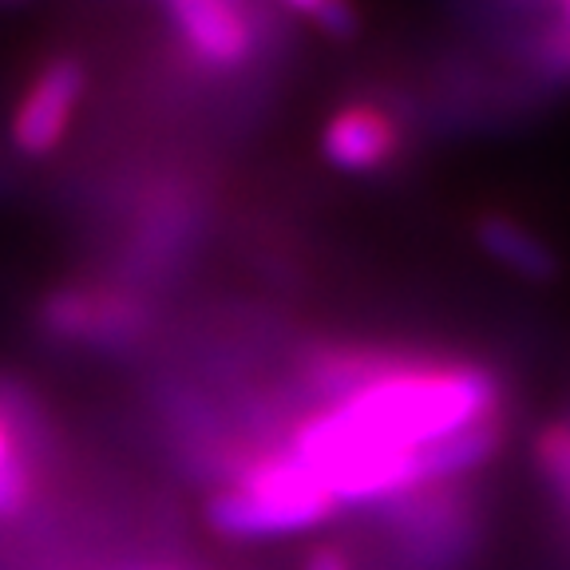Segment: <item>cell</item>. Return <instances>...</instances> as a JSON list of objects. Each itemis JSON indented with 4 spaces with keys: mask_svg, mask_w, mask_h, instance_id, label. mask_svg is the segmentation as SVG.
<instances>
[{
    "mask_svg": "<svg viewBox=\"0 0 570 570\" xmlns=\"http://www.w3.org/2000/svg\"><path fill=\"white\" fill-rule=\"evenodd\" d=\"M277 4L289 9L294 17H305L309 24H317L321 32L337 36V40H348L361 28L353 0H277Z\"/></svg>",
    "mask_w": 570,
    "mask_h": 570,
    "instance_id": "9c48e42d",
    "label": "cell"
},
{
    "mask_svg": "<svg viewBox=\"0 0 570 570\" xmlns=\"http://www.w3.org/2000/svg\"><path fill=\"white\" fill-rule=\"evenodd\" d=\"M531 63L539 68V76L551 83H570V24L567 20H551L543 32L534 36Z\"/></svg>",
    "mask_w": 570,
    "mask_h": 570,
    "instance_id": "30bf717a",
    "label": "cell"
},
{
    "mask_svg": "<svg viewBox=\"0 0 570 570\" xmlns=\"http://www.w3.org/2000/svg\"><path fill=\"white\" fill-rule=\"evenodd\" d=\"M503 416V384L472 361L384 353L337 401L313 404L277 444L321 480L337 508H384L424 491L420 452Z\"/></svg>",
    "mask_w": 570,
    "mask_h": 570,
    "instance_id": "6da1fadb",
    "label": "cell"
},
{
    "mask_svg": "<svg viewBox=\"0 0 570 570\" xmlns=\"http://www.w3.org/2000/svg\"><path fill=\"white\" fill-rule=\"evenodd\" d=\"M139 570H187V567H175V562H159V567H139Z\"/></svg>",
    "mask_w": 570,
    "mask_h": 570,
    "instance_id": "4fadbf2b",
    "label": "cell"
},
{
    "mask_svg": "<svg viewBox=\"0 0 570 570\" xmlns=\"http://www.w3.org/2000/svg\"><path fill=\"white\" fill-rule=\"evenodd\" d=\"M317 475L282 444H238L218 460L206 527L230 543H262L317 531L337 515Z\"/></svg>",
    "mask_w": 570,
    "mask_h": 570,
    "instance_id": "7a4b0ae2",
    "label": "cell"
},
{
    "mask_svg": "<svg viewBox=\"0 0 570 570\" xmlns=\"http://www.w3.org/2000/svg\"><path fill=\"white\" fill-rule=\"evenodd\" d=\"M404 151V127L381 104H345L333 111L325 131H321V155L337 170L368 175V170L389 167Z\"/></svg>",
    "mask_w": 570,
    "mask_h": 570,
    "instance_id": "8992f818",
    "label": "cell"
},
{
    "mask_svg": "<svg viewBox=\"0 0 570 570\" xmlns=\"http://www.w3.org/2000/svg\"><path fill=\"white\" fill-rule=\"evenodd\" d=\"M88 91V63L80 56H56L36 71L12 111V147L28 159H45L68 135L76 107Z\"/></svg>",
    "mask_w": 570,
    "mask_h": 570,
    "instance_id": "277c9868",
    "label": "cell"
},
{
    "mask_svg": "<svg viewBox=\"0 0 570 570\" xmlns=\"http://www.w3.org/2000/svg\"><path fill=\"white\" fill-rule=\"evenodd\" d=\"M28 424L9 401H0V523H12L32 508L40 488V463L28 444Z\"/></svg>",
    "mask_w": 570,
    "mask_h": 570,
    "instance_id": "ba28073f",
    "label": "cell"
},
{
    "mask_svg": "<svg viewBox=\"0 0 570 570\" xmlns=\"http://www.w3.org/2000/svg\"><path fill=\"white\" fill-rule=\"evenodd\" d=\"M36 325L60 345L124 348L151 330V309L116 285H60L40 297Z\"/></svg>",
    "mask_w": 570,
    "mask_h": 570,
    "instance_id": "3957f363",
    "label": "cell"
},
{
    "mask_svg": "<svg viewBox=\"0 0 570 570\" xmlns=\"http://www.w3.org/2000/svg\"><path fill=\"white\" fill-rule=\"evenodd\" d=\"M534 460L551 480V488L567 499L570 508V424H551L543 436L534 440Z\"/></svg>",
    "mask_w": 570,
    "mask_h": 570,
    "instance_id": "8fae6325",
    "label": "cell"
},
{
    "mask_svg": "<svg viewBox=\"0 0 570 570\" xmlns=\"http://www.w3.org/2000/svg\"><path fill=\"white\" fill-rule=\"evenodd\" d=\"M187 52L206 68H242L249 63L258 36L242 0H163Z\"/></svg>",
    "mask_w": 570,
    "mask_h": 570,
    "instance_id": "5b68a950",
    "label": "cell"
},
{
    "mask_svg": "<svg viewBox=\"0 0 570 570\" xmlns=\"http://www.w3.org/2000/svg\"><path fill=\"white\" fill-rule=\"evenodd\" d=\"M475 242H480V249L491 262H499L515 277H527V282H554L562 274L559 249L547 238H539L531 226L511 218V214H480L475 218Z\"/></svg>",
    "mask_w": 570,
    "mask_h": 570,
    "instance_id": "52a82bcc",
    "label": "cell"
},
{
    "mask_svg": "<svg viewBox=\"0 0 570 570\" xmlns=\"http://www.w3.org/2000/svg\"><path fill=\"white\" fill-rule=\"evenodd\" d=\"M305 570H353V562H348V554L341 551V547H317V551H309V559H305Z\"/></svg>",
    "mask_w": 570,
    "mask_h": 570,
    "instance_id": "7c38bea8",
    "label": "cell"
},
{
    "mask_svg": "<svg viewBox=\"0 0 570 570\" xmlns=\"http://www.w3.org/2000/svg\"><path fill=\"white\" fill-rule=\"evenodd\" d=\"M562 20L570 24V0H562Z\"/></svg>",
    "mask_w": 570,
    "mask_h": 570,
    "instance_id": "5bb4252c",
    "label": "cell"
}]
</instances>
